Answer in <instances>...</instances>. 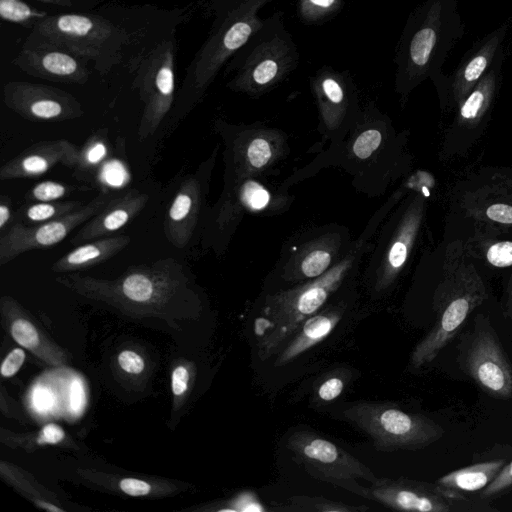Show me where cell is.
Here are the masks:
<instances>
[{
    "mask_svg": "<svg viewBox=\"0 0 512 512\" xmlns=\"http://www.w3.org/2000/svg\"><path fill=\"white\" fill-rule=\"evenodd\" d=\"M53 24L59 35L75 39L89 35L95 27L89 17L73 14L62 15L56 18Z\"/></svg>",
    "mask_w": 512,
    "mask_h": 512,
    "instance_id": "obj_34",
    "label": "cell"
},
{
    "mask_svg": "<svg viewBox=\"0 0 512 512\" xmlns=\"http://www.w3.org/2000/svg\"><path fill=\"white\" fill-rule=\"evenodd\" d=\"M118 364L125 372L130 374H140L145 368L143 358L131 350H124L118 355Z\"/></svg>",
    "mask_w": 512,
    "mask_h": 512,
    "instance_id": "obj_39",
    "label": "cell"
},
{
    "mask_svg": "<svg viewBox=\"0 0 512 512\" xmlns=\"http://www.w3.org/2000/svg\"><path fill=\"white\" fill-rule=\"evenodd\" d=\"M189 378V372L186 367L178 366L173 370L171 386L175 396H181L186 392Z\"/></svg>",
    "mask_w": 512,
    "mask_h": 512,
    "instance_id": "obj_43",
    "label": "cell"
},
{
    "mask_svg": "<svg viewBox=\"0 0 512 512\" xmlns=\"http://www.w3.org/2000/svg\"><path fill=\"white\" fill-rule=\"evenodd\" d=\"M115 196L114 193L102 192L77 210L40 224L26 225L14 221L0 233V265L7 264L26 252L59 244L73 230L100 212Z\"/></svg>",
    "mask_w": 512,
    "mask_h": 512,
    "instance_id": "obj_17",
    "label": "cell"
},
{
    "mask_svg": "<svg viewBox=\"0 0 512 512\" xmlns=\"http://www.w3.org/2000/svg\"><path fill=\"white\" fill-rule=\"evenodd\" d=\"M484 298L483 288L475 281L455 282L440 290L434 299L435 322L415 345L410 356L411 367L420 369L431 363L464 327Z\"/></svg>",
    "mask_w": 512,
    "mask_h": 512,
    "instance_id": "obj_14",
    "label": "cell"
},
{
    "mask_svg": "<svg viewBox=\"0 0 512 512\" xmlns=\"http://www.w3.org/2000/svg\"><path fill=\"white\" fill-rule=\"evenodd\" d=\"M215 131L224 143V182L266 178L290 153L287 134L261 123L231 124L219 119Z\"/></svg>",
    "mask_w": 512,
    "mask_h": 512,
    "instance_id": "obj_8",
    "label": "cell"
},
{
    "mask_svg": "<svg viewBox=\"0 0 512 512\" xmlns=\"http://www.w3.org/2000/svg\"><path fill=\"white\" fill-rule=\"evenodd\" d=\"M65 438L64 430L57 424H46L40 431L37 438V443L44 444H57Z\"/></svg>",
    "mask_w": 512,
    "mask_h": 512,
    "instance_id": "obj_42",
    "label": "cell"
},
{
    "mask_svg": "<svg viewBox=\"0 0 512 512\" xmlns=\"http://www.w3.org/2000/svg\"><path fill=\"white\" fill-rule=\"evenodd\" d=\"M109 154L107 129H99L79 147L72 168L84 173L93 171L108 158Z\"/></svg>",
    "mask_w": 512,
    "mask_h": 512,
    "instance_id": "obj_29",
    "label": "cell"
},
{
    "mask_svg": "<svg viewBox=\"0 0 512 512\" xmlns=\"http://www.w3.org/2000/svg\"><path fill=\"white\" fill-rule=\"evenodd\" d=\"M12 202L9 197L2 195L0 198V233H3L14 221Z\"/></svg>",
    "mask_w": 512,
    "mask_h": 512,
    "instance_id": "obj_45",
    "label": "cell"
},
{
    "mask_svg": "<svg viewBox=\"0 0 512 512\" xmlns=\"http://www.w3.org/2000/svg\"><path fill=\"white\" fill-rule=\"evenodd\" d=\"M34 56L38 64L31 73L54 81L83 83L86 79L77 61L68 54L49 51Z\"/></svg>",
    "mask_w": 512,
    "mask_h": 512,
    "instance_id": "obj_27",
    "label": "cell"
},
{
    "mask_svg": "<svg viewBox=\"0 0 512 512\" xmlns=\"http://www.w3.org/2000/svg\"><path fill=\"white\" fill-rule=\"evenodd\" d=\"M70 404L74 412L81 411L85 404V392L81 380L74 379L71 384Z\"/></svg>",
    "mask_w": 512,
    "mask_h": 512,
    "instance_id": "obj_46",
    "label": "cell"
},
{
    "mask_svg": "<svg viewBox=\"0 0 512 512\" xmlns=\"http://www.w3.org/2000/svg\"><path fill=\"white\" fill-rule=\"evenodd\" d=\"M286 446L310 475L358 495H361L364 487L357 484L356 480L362 479L371 484L377 479L364 463L315 432L295 431L287 438Z\"/></svg>",
    "mask_w": 512,
    "mask_h": 512,
    "instance_id": "obj_12",
    "label": "cell"
},
{
    "mask_svg": "<svg viewBox=\"0 0 512 512\" xmlns=\"http://www.w3.org/2000/svg\"><path fill=\"white\" fill-rule=\"evenodd\" d=\"M353 241L349 228L337 223L298 231L283 243L267 276L268 282L275 284L271 292L321 276L347 254Z\"/></svg>",
    "mask_w": 512,
    "mask_h": 512,
    "instance_id": "obj_6",
    "label": "cell"
},
{
    "mask_svg": "<svg viewBox=\"0 0 512 512\" xmlns=\"http://www.w3.org/2000/svg\"><path fill=\"white\" fill-rule=\"evenodd\" d=\"M78 149L65 139L36 142L1 166L0 179L35 178L58 164L72 168Z\"/></svg>",
    "mask_w": 512,
    "mask_h": 512,
    "instance_id": "obj_21",
    "label": "cell"
},
{
    "mask_svg": "<svg viewBox=\"0 0 512 512\" xmlns=\"http://www.w3.org/2000/svg\"><path fill=\"white\" fill-rule=\"evenodd\" d=\"M1 308L10 320V333L18 344L51 364L56 365L63 361L62 353L55 352L47 345L33 323L23 316V311L15 300L4 296L1 299Z\"/></svg>",
    "mask_w": 512,
    "mask_h": 512,
    "instance_id": "obj_25",
    "label": "cell"
},
{
    "mask_svg": "<svg viewBox=\"0 0 512 512\" xmlns=\"http://www.w3.org/2000/svg\"><path fill=\"white\" fill-rule=\"evenodd\" d=\"M130 241L128 235L118 234L82 243L57 259L51 265V271L66 273L90 269L120 253Z\"/></svg>",
    "mask_w": 512,
    "mask_h": 512,
    "instance_id": "obj_24",
    "label": "cell"
},
{
    "mask_svg": "<svg viewBox=\"0 0 512 512\" xmlns=\"http://www.w3.org/2000/svg\"><path fill=\"white\" fill-rule=\"evenodd\" d=\"M344 0H297L296 15L305 25H321L334 18Z\"/></svg>",
    "mask_w": 512,
    "mask_h": 512,
    "instance_id": "obj_30",
    "label": "cell"
},
{
    "mask_svg": "<svg viewBox=\"0 0 512 512\" xmlns=\"http://www.w3.org/2000/svg\"><path fill=\"white\" fill-rule=\"evenodd\" d=\"M486 214L490 220L505 224L512 223V206L493 204L488 207Z\"/></svg>",
    "mask_w": 512,
    "mask_h": 512,
    "instance_id": "obj_44",
    "label": "cell"
},
{
    "mask_svg": "<svg viewBox=\"0 0 512 512\" xmlns=\"http://www.w3.org/2000/svg\"><path fill=\"white\" fill-rule=\"evenodd\" d=\"M25 361V352L20 348L13 349L1 364V375L12 377L15 375Z\"/></svg>",
    "mask_w": 512,
    "mask_h": 512,
    "instance_id": "obj_40",
    "label": "cell"
},
{
    "mask_svg": "<svg viewBox=\"0 0 512 512\" xmlns=\"http://www.w3.org/2000/svg\"><path fill=\"white\" fill-rule=\"evenodd\" d=\"M57 281L87 298L136 312H165L197 302L184 266L174 258L129 267L112 280L72 274Z\"/></svg>",
    "mask_w": 512,
    "mask_h": 512,
    "instance_id": "obj_2",
    "label": "cell"
},
{
    "mask_svg": "<svg viewBox=\"0 0 512 512\" xmlns=\"http://www.w3.org/2000/svg\"><path fill=\"white\" fill-rule=\"evenodd\" d=\"M0 15L8 21L23 22L33 17H40L42 13L33 11L19 0H0Z\"/></svg>",
    "mask_w": 512,
    "mask_h": 512,
    "instance_id": "obj_37",
    "label": "cell"
},
{
    "mask_svg": "<svg viewBox=\"0 0 512 512\" xmlns=\"http://www.w3.org/2000/svg\"><path fill=\"white\" fill-rule=\"evenodd\" d=\"M120 489L130 496H145L151 492V485L140 479L124 478L119 482Z\"/></svg>",
    "mask_w": 512,
    "mask_h": 512,
    "instance_id": "obj_41",
    "label": "cell"
},
{
    "mask_svg": "<svg viewBox=\"0 0 512 512\" xmlns=\"http://www.w3.org/2000/svg\"><path fill=\"white\" fill-rule=\"evenodd\" d=\"M274 0H218L217 17L195 69L194 86L202 94L221 66L249 40L262 25L259 12Z\"/></svg>",
    "mask_w": 512,
    "mask_h": 512,
    "instance_id": "obj_10",
    "label": "cell"
},
{
    "mask_svg": "<svg viewBox=\"0 0 512 512\" xmlns=\"http://www.w3.org/2000/svg\"><path fill=\"white\" fill-rule=\"evenodd\" d=\"M342 415L368 435L381 452L421 450L439 441L445 433L434 420L404 411L390 402H358Z\"/></svg>",
    "mask_w": 512,
    "mask_h": 512,
    "instance_id": "obj_7",
    "label": "cell"
},
{
    "mask_svg": "<svg viewBox=\"0 0 512 512\" xmlns=\"http://www.w3.org/2000/svg\"><path fill=\"white\" fill-rule=\"evenodd\" d=\"M362 497L383 506L409 512H475L495 509L476 503L465 495L435 483L404 477L377 478L369 487H364Z\"/></svg>",
    "mask_w": 512,
    "mask_h": 512,
    "instance_id": "obj_13",
    "label": "cell"
},
{
    "mask_svg": "<svg viewBox=\"0 0 512 512\" xmlns=\"http://www.w3.org/2000/svg\"><path fill=\"white\" fill-rule=\"evenodd\" d=\"M512 491V461L506 463L497 476L483 490L478 492L481 501L500 498Z\"/></svg>",
    "mask_w": 512,
    "mask_h": 512,
    "instance_id": "obj_35",
    "label": "cell"
},
{
    "mask_svg": "<svg viewBox=\"0 0 512 512\" xmlns=\"http://www.w3.org/2000/svg\"><path fill=\"white\" fill-rule=\"evenodd\" d=\"M82 190H87V188L53 180H45L33 185L26 192L24 198L26 202L59 201L62 198Z\"/></svg>",
    "mask_w": 512,
    "mask_h": 512,
    "instance_id": "obj_32",
    "label": "cell"
},
{
    "mask_svg": "<svg viewBox=\"0 0 512 512\" xmlns=\"http://www.w3.org/2000/svg\"><path fill=\"white\" fill-rule=\"evenodd\" d=\"M265 178H247L224 182L223 192L212 214L216 235L230 237L246 213L275 215L287 211L293 202L283 186L271 188Z\"/></svg>",
    "mask_w": 512,
    "mask_h": 512,
    "instance_id": "obj_16",
    "label": "cell"
},
{
    "mask_svg": "<svg viewBox=\"0 0 512 512\" xmlns=\"http://www.w3.org/2000/svg\"><path fill=\"white\" fill-rule=\"evenodd\" d=\"M506 463L505 459L479 462L451 471L438 478L436 483L465 496L478 493L492 482Z\"/></svg>",
    "mask_w": 512,
    "mask_h": 512,
    "instance_id": "obj_26",
    "label": "cell"
},
{
    "mask_svg": "<svg viewBox=\"0 0 512 512\" xmlns=\"http://www.w3.org/2000/svg\"><path fill=\"white\" fill-rule=\"evenodd\" d=\"M461 369L489 396L512 398V364L489 318L477 314L473 329L460 338Z\"/></svg>",
    "mask_w": 512,
    "mask_h": 512,
    "instance_id": "obj_11",
    "label": "cell"
},
{
    "mask_svg": "<svg viewBox=\"0 0 512 512\" xmlns=\"http://www.w3.org/2000/svg\"><path fill=\"white\" fill-rule=\"evenodd\" d=\"M149 195L131 189L116 196L96 215L81 225L71 239L74 245L113 235L130 223L147 205Z\"/></svg>",
    "mask_w": 512,
    "mask_h": 512,
    "instance_id": "obj_23",
    "label": "cell"
},
{
    "mask_svg": "<svg viewBox=\"0 0 512 512\" xmlns=\"http://www.w3.org/2000/svg\"><path fill=\"white\" fill-rule=\"evenodd\" d=\"M352 276L350 262L341 260L315 279L267 293L253 324L260 360L276 355L293 332L322 309L350 282Z\"/></svg>",
    "mask_w": 512,
    "mask_h": 512,
    "instance_id": "obj_3",
    "label": "cell"
},
{
    "mask_svg": "<svg viewBox=\"0 0 512 512\" xmlns=\"http://www.w3.org/2000/svg\"><path fill=\"white\" fill-rule=\"evenodd\" d=\"M298 47L287 30L284 14L276 11L233 55L226 72H234L227 87L260 98L281 84L299 65Z\"/></svg>",
    "mask_w": 512,
    "mask_h": 512,
    "instance_id": "obj_5",
    "label": "cell"
},
{
    "mask_svg": "<svg viewBox=\"0 0 512 512\" xmlns=\"http://www.w3.org/2000/svg\"><path fill=\"white\" fill-rule=\"evenodd\" d=\"M465 34L458 0H424L411 11L394 55V88L402 103L428 78L441 101L448 100V76L442 67Z\"/></svg>",
    "mask_w": 512,
    "mask_h": 512,
    "instance_id": "obj_1",
    "label": "cell"
},
{
    "mask_svg": "<svg viewBox=\"0 0 512 512\" xmlns=\"http://www.w3.org/2000/svg\"><path fill=\"white\" fill-rule=\"evenodd\" d=\"M39 506L41 508H44V509L48 510V511H59V512L63 511L62 509H60V508H58V507H56V506H54L52 504L45 503V502H39Z\"/></svg>",
    "mask_w": 512,
    "mask_h": 512,
    "instance_id": "obj_49",
    "label": "cell"
},
{
    "mask_svg": "<svg viewBox=\"0 0 512 512\" xmlns=\"http://www.w3.org/2000/svg\"><path fill=\"white\" fill-rule=\"evenodd\" d=\"M507 315L512 323V285L509 287L508 300H507Z\"/></svg>",
    "mask_w": 512,
    "mask_h": 512,
    "instance_id": "obj_48",
    "label": "cell"
},
{
    "mask_svg": "<svg viewBox=\"0 0 512 512\" xmlns=\"http://www.w3.org/2000/svg\"><path fill=\"white\" fill-rule=\"evenodd\" d=\"M4 102L15 113L31 121L57 122L84 114L81 104L68 93L28 83L6 85Z\"/></svg>",
    "mask_w": 512,
    "mask_h": 512,
    "instance_id": "obj_19",
    "label": "cell"
},
{
    "mask_svg": "<svg viewBox=\"0 0 512 512\" xmlns=\"http://www.w3.org/2000/svg\"><path fill=\"white\" fill-rule=\"evenodd\" d=\"M350 376L347 369L329 371L315 385L314 400L320 404L335 401L344 392Z\"/></svg>",
    "mask_w": 512,
    "mask_h": 512,
    "instance_id": "obj_31",
    "label": "cell"
},
{
    "mask_svg": "<svg viewBox=\"0 0 512 512\" xmlns=\"http://www.w3.org/2000/svg\"><path fill=\"white\" fill-rule=\"evenodd\" d=\"M222 511L232 512H264L267 508L252 490H245L227 501Z\"/></svg>",
    "mask_w": 512,
    "mask_h": 512,
    "instance_id": "obj_36",
    "label": "cell"
},
{
    "mask_svg": "<svg viewBox=\"0 0 512 512\" xmlns=\"http://www.w3.org/2000/svg\"><path fill=\"white\" fill-rule=\"evenodd\" d=\"M421 212L422 201L413 198L391 210L378 228L363 274L372 292H387L398 280L409 259Z\"/></svg>",
    "mask_w": 512,
    "mask_h": 512,
    "instance_id": "obj_9",
    "label": "cell"
},
{
    "mask_svg": "<svg viewBox=\"0 0 512 512\" xmlns=\"http://www.w3.org/2000/svg\"><path fill=\"white\" fill-rule=\"evenodd\" d=\"M487 260L495 267L505 268L512 265V242L493 244L486 253Z\"/></svg>",
    "mask_w": 512,
    "mask_h": 512,
    "instance_id": "obj_38",
    "label": "cell"
},
{
    "mask_svg": "<svg viewBox=\"0 0 512 512\" xmlns=\"http://www.w3.org/2000/svg\"><path fill=\"white\" fill-rule=\"evenodd\" d=\"M295 510L319 512H355L365 511V506H350L342 502L328 500L324 497L295 496L291 498Z\"/></svg>",
    "mask_w": 512,
    "mask_h": 512,
    "instance_id": "obj_33",
    "label": "cell"
},
{
    "mask_svg": "<svg viewBox=\"0 0 512 512\" xmlns=\"http://www.w3.org/2000/svg\"><path fill=\"white\" fill-rule=\"evenodd\" d=\"M320 120V131L338 147L354 126L361 111L356 85L349 71L329 65L319 68L309 79Z\"/></svg>",
    "mask_w": 512,
    "mask_h": 512,
    "instance_id": "obj_15",
    "label": "cell"
},
{
    "mask_svg": "<svg viewBox=\"0 0 512 512\" xmlns=\"http://www.w3.org/2000/svg\"><path fill=\"white\" fill-rule=\"evenodd\" d=\"M217 152L218 147L194 174L183 179L166 211L164 234L176 248L183 249L193 237L209 190Z\"/></svg>",
    "mask_w": 512,
    "mask_h": 512,
    "instance_id": "obj_18",
    "label": "cell"
},
{
    "mask_svg": "<svg viewBox=\"0 0 512 512\" xmlns=\"http://www.w3.org/2000/svg\"><path fill=\"white\" fill-rule=\"evenodd\" d=\"M80 201L28 202L15 214V220L26 225H35L60 218L82 206Z\"/></svg>",
    "mask_w": 512,
    "mask_h": 512,
    "instance_id": "obj_28",
    "label": "cell"
},
{
    "mask_svg": "<svg viewBox=\"0 0 512 512\" xmlns=\"http://www.w3.org/2000/svg\"><path fill=\"white\" fill-rule=\"evenodd\" d=\"M324 156V163L338 166L352 176L356 189L376 196L384 193L396 172V132L389 117L369 102L361 108L345 140Z\"/></svg>",
    "mask_w": 512,
    "mask_h": 512,
    "instance_id": "obj_4",
    "label": "cell"
},
{
    "mask_svg": "<svg viewBox=\"0 0 512 512\" xmlns=\"http://www.w3.org/2000/svg\"><path fill=\"white\" fill-rule=\"evenodd\" d=\"M512 27L508 17L497 28L477 40L463 55L453 73L448 76V102L459 104L488 71Z\"/></svg>",
    "mask_w": 512,
    "mask_h": 512,
    "instance_id": "obj_20",
    "label": "cell"
},
{
    "mask_svg": "<svg viewBox=\"0 0 512 512\" xmlns=\"http://www.w3.org/2000/svg\"><path fill=\"white\" fill-rule=\"evenodd\" d=\"M348 307V299L340 298L332 304H326L307 318L277 353L273 365L275 367L285 366L326 339L341 321Z\"/></svg>",
    "mask_w": 512,
    "mask_h": 512,
    "instance_id": "obj_22",
    "label": "cell"
},
{
    "mask_svg": "<svg viewBox=\"0 0 512 512\" xmlns=\"http://www.w3.org/2000/svg\"><path fill=\"white\" fill-rule=\"evenodd\" d=\"M46 394L47 393L45 391H41V392L36 394V399H40V400H37L36 403L41 408L47 406Z\"/></svg>",
    "mask_w": 512,
    "mask_h": 512,
    "instance_id": "obj_47",
    "label": "cell"
}]
</instances>
